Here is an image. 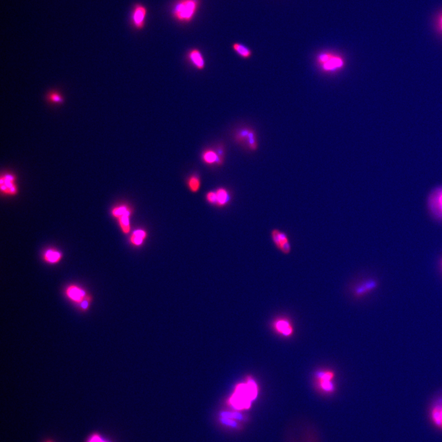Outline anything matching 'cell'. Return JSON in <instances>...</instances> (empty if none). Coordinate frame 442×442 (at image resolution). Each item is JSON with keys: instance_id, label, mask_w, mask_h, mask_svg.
<instances>
[{"instance_id": "cell-28", "label": "cell", "mask_w": 442, "mask_h": 442, "mask_svg": "<svg viewBox=\"0 0 442 442\" xmlns=\"http://www.w3.org/2000/svg\"><path fill=\"white\" fill-rule=\"evenodd\" d=\"M437 29L442 35V12L439 13L436 19Z\"/></svg>"}, {"instance_id": "cell-5", "label": "cell", "mask_w": 442, "mask_h": 442, "mask_svg": "<svg viewBox=\"0 0 442 442\" xmlns=\"http://www.w3.org/2000/svg\"><path fill=\"white\" fill-rule=\"evenodd\" d=\"M270 239L277 250L285 256H288L292 252L290 236L288 234L279 228H274L270 231Z\"/></svg>"}, {"instance_id": "cell-22", "label": "cell", "mask_w": 442, "mask_h": 442, "mask_svg": "<svg viewBox=\"0 0 442 442\" xmlns=\"http://www.w3.org/2000/svg\"><path fill=\"white\" fill-rule=\"evenodd\" d=\"M215 150L216 152H217L218 156L217 165L219 166L222 165L225 157L224 147H223V146L221 144L218 145L217 149H216Z\"/></svg>"}, {"instance_id": "cell-9", "label": "cell", "mask_w": 442, "mask_h": 442, "mask_svg": "<svg viewBox=\"0 0 442 442\" xmlns=\"http://www.w3.org/2000/svg\"><path fill=\"white\" fill-rule=\"evenodd\" d=\"M429 417L434 427L442 431V396L432 405Z\"/></svg>"}, {"instance_id": "cell-17", "label": "cell", "mask_w": 442, "mask_h": 442, "mask_svg": "<svg viewBox=\"0 0 442 442\" xmlns=\"http://www.w3.org/2000/svg\"><path fill=\"white\" fill-rule=\"evenodd\" d=\"M147 237V232L145 230L139 229L135 230L132 233L131 241L135 246H140L144 243V241Z\"/></svg>"}, {"instance_id": "cell-16", "label": "cell", "mask_w": 442, "mask_h": 442, "mask_svg": "<svg viewBox=\"0 0 442 442\" xmlns=\"http://www.w3.org/2000/svg\"><path fill=\"white\" fill-rule=\"evenodd\" d=\"M202 158L203 162L207 165H213L215 163L217 164L218 156L216 150L207 149L202 153Z\"/></svg>"}, {"instance_id": "cell-18", "label": "cell", "mask_w": 442, "mask_h": 442, "mask_svg": "<svg viewBox=\"0 0 442 442\" xmlns=\"http://www.w3.org/2000/svg\"><path fill=\"white\" fill-rule=\"evenodd\" d=\"M188 186L191 192L194 193L198 192L201 187V181L199 176L197 175L190 176L188 179Z\"/></svg>"}, {"instance_id": "cell-10", "label": "cell", "mask_w": 442, "mask_h": 442, "mask_svg": "<svg viewBox=\"0 0 442 442\" xmlns=\"http://www.w3.org/2000/svg\"><path fill=\"white\" fill-rule=\"evenodd\" d=\"M113 215L118 218L119 220L121 227L125 233H128L131 230V224H130V216L131 210L126 206H121L115 208L113 211Z\"/></svg>"}, {"instance_id": "cell-27", "label": "cell", "mask_w": 442, "mask_h": 442, "mask_svg": "<svg viewBox=\"0 0 442 442\" xmlns=\"http://www.w3.org/2000/svg\"><path fill=\"white\" fill-rule=\"evenodd\" d=\"M206 199L211 204H217V196L216 192L211 191L207 194Z\"/></svg>"}, {"instance_id": "cell-24", "label": "cell", "mask_w": 442, "mask_h": 442, "mask_svg": "<svg viewBox=\"0 0 442 442\" xmlns=\"http://www.w3.org/2000/svg\"><path fill=\"white\" fill-rule=\"evenodd\" d=\"M49 101L52 103H61L63 102L64 100L62 96L59 93L53 92L49 93L48 96Z\"/></svg>"}, {"instance_id": "cell-6", "label": "cell", "mask_w": 442, "mask_h": 442, "mask_svg": "<svg viewBox=\"0 0 442 442\" xmlns=\"http://www.w3.org/2000/svg\"><path fill=\"white\" fill-rule=\"evenodd\" d=\"M147 14L148 9L145 5L137 2L133 6L130 21L135 30L144 29L147 22Z\"/></svg>"}, {"instance_id": "cell-11", "label": "cell", "mask_w": 442, "mask_h": 442, "mask_svg": "<svg viewBox=\"0 0 442 442\" xmlns=\"http://www.w3.org/2000/svg\"><path fill=\"white\" fill-rule=\"evenodd\" d=\"M187 58L197 70H203L205 68V61L202 53L199 49H192L187 54Z\"/></svg>"}, {"instance_id": "cell-12", "label": "cell", "mask_w": 442, "mask_h": 442, "mask_svg": "<svg viewBox=\"0 0 442 442\" xmlns=\"http://www.w3.org/2000/svg\"><path fill=\"white\" fill-rule=\"evenodd\" d=\"M378 286L376 281L373 279H368L358 284L355 288V293L358 296L363 295L366 294L375 290Z\"/></svg>"}, {"instance_id": "cell-4", "label": "cell", "mask_w": 442, "mask_h": 442, "mask_svg": "<svg viewBox=\"0 0 442 442\" xmlns=\"http://www.w3.org/2000/svg\"><path fill=\"white\" fill-rule=\"evenodd\" d=\"M233 139L236 144L246 147L251 151H256L259 144L255 130L250 127L239 129L234 134Z\"/></svg>"}, {"instance_id": "cell-19", "label": "cell", "mask_w": 442, "mask_h": 442, "mask_svg": "<svg viewBox=\"0 0 442 442\" xmlns=\"http://www.w3.org/2000/svg\"><path fill=\"white\" fill-rule=\"evenodd\" d=\"M217 196V205L218 206H225L228 200V194L227 190L223 188H220L216 191Z\"/></svg>"}, {"instance_id": "cell-29", "label": "cell", "mask_w": 442, "mask_h": 442, "mask_svg": "<svg viewBox=\"0 0 442 442\" xmlns=\"http://www.w3.org/2000/svg\"><path fill=\"white\" fill-rule=\"evenodd\" d=\"M221 421H222V423L225 424V425L232 426V427L233 428H235L236 427V426H237L235 421L231 420L230 418H222Z\"/></svg>"}, {"instance_id": "cell-15", "label": "cell", "mask_w": 442, "mask_h": 442, "mask_svg": "<svg viewBox=\"0 0 442 442\" xmlns=\"http://www.w3.org/2000/svg\"><path fill=\"white\" fill-rule=\"evenodd\" d=\"M275 328L280 334L285 337L290 336L293 332V327L290 322L285 320V319H280L277 321L275 323Z\"/></svg>"}, {"instance_id": "cell-14", "label": "cell", "mask_w": 442, "mask_h": 442, "mask_svg": "<svg viewBox=\"0 0 442 442\" xmlns=\"http://www.w3.org/2000/svg\"><path fill=\"white\" fill-rule=\"evenodd\" d=\"M232 48L233 51L243 59H250L253 56V51L251 49L242 43H233Z\"/></svg>"}, {"instance_id": "cell-7", "label": "cell", "mask_w": 442, "mask_h": 442, "mask_svg": "<svg viewBox=\"0 0 442 442\" xmlns=\"http://www.w3.org/2000/svg\"><path fill=\"white\" fill-rule=\"evenodd\" d=\"M428 205L434 217L442 220V187L437 188L431 192Z\"/></svg>"}, {"instance_id": "cell-1", "label": "cell", "mask_w": 442, "mask_h": 442, "mask_svg": "<svg viewBox=\"0 0 442 442\" xmlns=\"http://www.w3.org/2000/svg\"><path fill=\"white\" fill-rule=\"evenodd\" d=\"M315 64L323 74H334L345 69L346 60L343 54L336 51L324 50L316 54Z\"/></svg>"}, {"instance_id": "cell-13", "label": "cell", "mask_w": 442, "mask_h": 442, "mask_svg": "<svg viewBox=\"0 0 442 442\" xmlns=\"http://www.w3.org/2000/svg\"><path fill=\"white\" fill-rule=\"evenodd\" d=\"M1 191L7 194H14L16 192L14 184V178L11 175H4L2 176L1 180Z\"/></svg>"}, {"instance_id": "cell-23", "label": "cell", "mask_w": 442, "mask_h": 442, "mask_svg": "<svg viewBox=\"0 0 442 442\" xmlns=\"http://www.w3.org/2000/svg\"><path fill=\"white\" fill-rule=\"evenodd\" d=\"M319 386L324 392H332L334 391V384L332 380L319 381Z\"/></svg>"}, {"instance_id": "cell-3", "label": "cell", "mask_w": 442, "mask_h": 442, "mask_svg": "<svg viewBox=\"0 0 442 442\" xmlns=\"http://www.w3.org/2000/svg\"><path fill=\"white\" fill-rule=\"evenodd\" d=\"M200 4V0H176L171 7V16L183 24L191 23L196 17Z\"/></svg>"}, {"instance_id": "cell-26", "label": "cell", "mask_w": 442, "mask_h": 442, "mask_svg": "<svg viewBox=\"0 0 442 442\" xmlns=\"http://www.w3.org/2000/svg\"><path fill=\"white\" fill-rule=\"evenodd\" d=\"M87 442H110L107 440H106L105 438H103L102 436H101L99 434L95 433L92 434V436L88 438Z\"/></svg>"}, {"instance_id": "cell-8", "label": "cell", "mask_w": 442, "mask_h": 442, "mask_svg": "<svg viewBox=\"0 0 442 442\" xmlns=\"http://www.w3.org/2000/svg\"><path fill=\"white\" fill-rule=\"evenodd\" d=\"M66 295L68 298L75 305L79 306L85 301L92 298L83 289L76 285H70L66 289Z\"/></svg>"}, {"instance_id": "cell-21", "label": "cell", "mask_w": 442, "mask_h": 442, "mask_svg": "<svg viewBox=\"0 0 442 442\" xmlns=\"http://www.w3.org/2000/svg\"><path fill=\"white\" fill-rule=\"evenodd\" d=\"M334 376V373L329 371H319L316 373V377L319 381L332 380Z\"/></svg>"}, {"instance_id": "cell-20", "label": "cell", "mask_w": 442, "mask_h": 442, "mask_svg": "<svg viewBox=\"0 0 442 442\" xmlns=\"http://www.w3.org/2000/svg\"><path fill=\"white\" fill-rule=\"evenodd\" d=\"M61 258V254L58 251L52 250V249L47 251L45 256H44L46 261L51 264L57 263Z\"/></svg>"}, {"instance_id": "cell-25", "label": "cell", "mask_w": 442, "mask_h": 442, "mask_svg": "<svg viewBox=\"0 0 442 442\" xmlns=\"http://www.w3.org/2000/svg\"><path fill=\"white\" fill-rule=\"evenodd\" d=\"M221 417L222 418H235V419L241 420H243V416L239 413H232V412H222L221 414Z\"/></svg>"}, {"instance_id": "cell-30", "label": "cell", "mask_w": 442, "mask_h": 442, "mask_svg": "<svg viewBox=\"0 0 442 442\" xmlns=\"http://www.w3.org/2000/svg\"><path fill=\"white\" fill-rule=\"evenodd\" d=\"M52 442L51 441H47V442Z\"/></svg>"}, {"instance_id": "cell-2", "label": "cell", "mask_w": 442, "mask_h": 442, "mask_svg": "<svg viewBox=\"0 0 442 442\" xmlns=\"http://www.w3.org/2000/svg\"><path fill=\"white\" fill-rule=\"evenodd\" d=\"M258 394V388L256 382L249 379L246 383H241L236 387L231 397L230 404L234 409H248Z\"/></svg>"}]
</instances>
